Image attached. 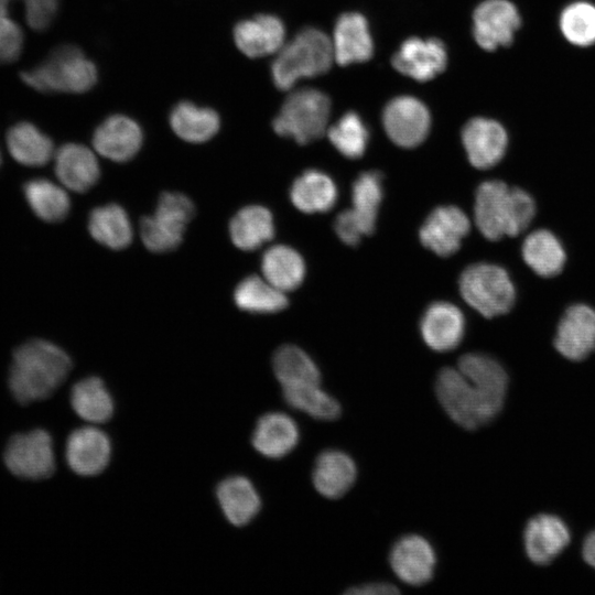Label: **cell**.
Returning a JSON list of instances; mask_svg holds the SVG:
<instances>
[{
	"instance_id": "cell-1",
	"label": "cell",
	"mask_w": 595,
	"mask_h": 595,
	"mask_svg": "<svg viewBox=\"0 0 595 595\" xmlns=\"http://www.w3.org/2000/svg\"><path fill=\"white\" fill-rule=\"evenodd\" d=\"M507 387V374L495 358L468 353L461 356L456 368L444 367L439 371L435 394L455 423L475 430L499 413Z\"/></svg>"
},
{
	"instance_id": "cell-2",
	"label": "cell",
	"mask_w": 595,
	"mask_h": 595,
	"mask_svg": "<svg viewBox=\"0 0 595 595\" xmlns=\"http://www.w3.org/2000/svg\"><path fill=\"white\" fill-rule=\"evenodd\" d=\"M72 369L69 356L45 339H31L20 345L12 356L9 388L21 404L52 396Z\"/></svg>"
},
{
	"instance_id": "cell-3",
	"label": "cell",
	"mask_w": 595,
	"mask_h": 595,
	"mask_svg": "<svg viewBox=\"0 0 595 595\" xmlns=\"http://www.w3.org/2000/svg\"><path fill=\"white\" fill-rule=\"evenodd\" d=\"M534 214L536 205L530 194L519 187H509L502 181L483 182L476 191L475 223L488 240L518 236L530 225Z\"/></svg>"
},
{
	"instance_id": "cell-4",
	"label": "cell",
	"mask_w": 595,
	"mask_h": 595,
	"mask_svg": "<svg viewBox=\"0 0 595 595\" xmlns=\"http://www.w3.org/2000/svg\"><path fill=\"white\" fill-rule=\"evenodd\" d=\"M334 60L331 39L321 30L306 28L283 44L271 65L277 88L290 90L301 78L326 73Z\"/></svg>"
},
{
	"instance_id": "cell-5",
	"label": "cell",
	"mask_w": 595,
	"mask_h": 595,
	"mask_svg": "<svg viewBox=\"0 0 595 595\" xmlns=\"http://www.w3.org/2000/svg\"><path fill=\"white\" fill-rule=\"evenodd\" d=\"M97 68L75 45L56 47L35 67L21 73L22 80L41 93L82 94L97 82Z\"/></svg>"
},
{
	"instance_id": "cell-6",
	"label": "cell",
	"mask_w": 595,
	"mask_h": 595,
	"mask_svg": "<svg viewBox=\"0 0 595 595\" xmlns=\"http://www.w3.org/2000/svg\"><path fill=\"white\" fill-rule=\"evenodd\" d=\"M329 113L331 100L323 91L302 88L289 94L272 127L279 136L307 144L325 133Z\"/></svg>"
},
{
	"instance_id": "cell-7",
	"label": "cell",
	"mask_w": 595,
	"mask_h": 595,
	"mask_svg": "<svg viewBox=\"0 0 595 595\" xmlns=\"http://www.w3.org/2000/svg\"><path fill=\"white\" fill-rule=\"evenodd\" d=\"M459 291L468 305L487 318L508 313L516 299L507 271L486 262L474 263L462 272Z\"/></svg>"
},
{
	"instance_id": "cell-8",
	"label": "cell",
	"mask_w": 595,
	"mask_h": 595,
	"mask_svg": "<svg viewBox=\"0 0 595 595\" xmlns=\"http://www.w3.org/2000/svg\"><path fill=\"white\" fill-rule=\"evenodd\" d=\"M194 216V205L184 194L163 193L155 213L140 223V236L145 248L152 252H167L175 249L183 239L185 228Z\"/></svg>"
},
{
	"instance_id": "cell-9",
	"label": "cell",
	"mask_w": 595,
	"mask_h": 595,
	"mask_svg": "<svg viewBox=\"0 0 595 595\" xmlns=\"http://www.w3.org/2000/svg\"><path fill=\"white\" fill-rule=\"evenodd\" d=\"M3 457L8 469L20 478L40 480L55 470L53 440L43 429L13 435Z\"/></svg>"
},
{
	"instance_id": "cell-10",
	"label": "cell",
	"mask_w": 595,
	"mask_h": 595,
	"mask_svg": "<svg viewBox=\"0 0 595 595\" xmlns=\"http://www.w3.org/2000/svg\"><path fill=\"white\" fill-rule=\"evenodd\" d=\"M382 122L390 140L401 148H414L428 137L431 116L428 107L412 96H398L385 107Z\"/></svg>"
},
{
	"instance_id": "cell-11",
	"label": "cell",
	"mask_w": 595,
	"mask_h": 595,
	"mask_svg": "<svg viewBox=\"0 0 595 595\" xmlns=\"http://www.w3.org/2000/svg\"><path fill=\"white\" fill-rule=\"evenodd\" d=\"M473 35L486 51L508 46L520 25L517 8L508 0H486L474 11Z\"/></svg>"
},
{
	"instance_id": "cell-12",
	"label": "cell",
	"mask_w": 595,
	"mask_h": 595,
	"mask_svg": "<svg viewBox=\"0 0 595 595\" xmlns=\"http://www.w3.org/2000/svg\"><path fill=\"white\" fill-rule=\"evenodd\" d=\"M389 562L399 580L412 586H420L433 577L436 554L425 538L407 534L392 545Z\"/></svg>"
},
{
	"instance_id": "cell-13",
	"label": "cell",
	"mask_w": 595,
	"mask_h": 595,
	"mask_svg": "<svg viewBox=\"0 0 595 595\" xmlns=\"http://www.w3.org/2000/svg\"><path fill=\"white\" fill-rule=\"evenodd\" d=\"M110 456V440L96 426L76 429L67 437L65 458L69 468L79 476L89 477L102 473Z\"/></svg>"
},
{
	"instance_id": "cell-14",
	"label": "cell",
	"mask_w": 595,
	"mask_h": 595,
	"mask_svg": "<svg viewBox=\"0 0 595 595\" xmlns=\"http://www.w3.org/2000/svg\"><path fill=\"white\" fill-rule=\"evenodd\" d=\"M554 346L570 360L587 358L595 350V310L585 304L569 306L559 322Z\"/></svg>"
},
{
	"instance_id": "cell-15",
	"label": "cell",
	"mask_w": 595,
	"mask_h": 595,
	"mask_svg": "<svg viewBox=\"0 0 595 595\" xmlns=\"http://www.w3.org/2000/svg\"><path fill=\"white\" fill-rule=\"evenodd\" d=\"M392 66L418 82H428L441 74L447 63L446 48L439 39H407L394 53Z\"/></svg>"
},
{
	"instance_id": "cell-16",
	"label": "cell",
	"mask_w": 595,
	"mask_h": 595,
	"mask_svg": "<svg viewBox=\"0 0 595 595\" xmlns=\"http://www.w3.org/2000/svg\"><path fill=\"white\" fill-rule=\"evenodd\" d=\"M469 219L456 206L436 207L420 229L423 246L441 257L455 253L469 231Z\"/></svg>"
},
{
	"instance_id": "cell-17",
	"label": "cell",
	"mask_w": 595,
	"mask_h": 595,
	"mask_svg": "<svg viewBox=\"0 0 595 595\" xmlns=\"http://www.w3.org/2000/svg\"><path fill=\"white\" fill-rule=\"evenodd\" d=\"M462 141L469 163L476 169H489L504 156L508 138L504 127L488 118L470 119L463 128Z\"/></svg>"
},
{
	"instance_id": "cell-18",
	"label": "cell",
	"mask_w": 595,
	"mask_h": 595,
	"mask_svg": "<svg viewBox=\"0 0 595 595\" xmlns=\"http://www.w3.org/2000/svg\"><path fill=\"white\" fill-rule=\"evenodd\" d=\"M142 140V130L133 119L123 115H113L97 127L93 145L108 160L127 162L138 153Z\"/></svg>"
},
{
	"instance_id": "cell-19",
	"label": "cell",
	"mask_w": 595,
	"mask_h": 595,
	"mask_svg": "<svg viewBox=\"0 0 595 595\" xmlns=\"http://www.w3.org/2000/svg\"><path fill=\"white\" fill-rule=\"evenodd\" d=\"M234 40L241 53L250 58L278 53L285 43V28L272 14H258L238 22L234 29Z\"/></svg>"
},
{
	"instance_id": "cell-20",
	"label": "cell",
	"mask_w": 595,
	"mask_h": 595,
	"mask_svg": "<svg viewBox=\"0 0 595 595\" xmlns=\"http://www.w3.org/2000/svg\"><path fill=\"white\" fill-rule=\"evenodd\" d=\"M54 170L62 185L77 193L89 191L100 176L95 153L78 143H66L58 148L54 153Z\"/></svg>"
},
{
	"instance_id": "cell-21",
	"label": "cell",
	"mask_w": 595,
	"mask_h": 595,
	"mask_svg": "<svg viewBox=\"0 0 595 595\" xmlns=\"http://www.w3.org/2000/svg\"><path fill=\"white\" fill-rule=\"evenodd\" d=\"M331 41L334 60L343 66L366 62L374 53L368 22L358 12H347L338 18Z\"/></svg>"
},
{
	"instance_id": "cell-22",
	"label": "cell",
	"mask_w": 595,
	"mask_h": 595,
	"mask_svg": "<svg viewBox=\"0 0 595 595\" xmlns=\"http://www.w3.org/2000/svg\"><path fill=\"white\" fill-rule=\"evenodd\" d=\"M465 321L461 310L448 302H435L424 312L420 329L425 344L435 351L454 349L464 335Z\"/></svg>"
},
{
	"instance_id": "cell-23",
	"label": "cell",
	"mask_w": 595,
	"mask_h": 595,
	"mask_svg": "<svg viewBox=\"0 0 595 595\" xmlns=\"http://www.w3.org/2000/svg\"><path fill=\"white\" fill-rule=\"evenodd\" d=\"M570 543L565 523L552 515L532 518L524 530V547L529 559L539 565L551 563Z\"/></svg>"
},
{
	"instance_id": "cell-24",
	"label": "cell",
	"mask_w": 595,
	"mask_h": 595,
	"mask_svg": "<svg viewBox=\"0 0 595 595\" xmlns=\"http://www.w3.org/2000/svg\"><path fill=\"white\" fill-rule=\"evenodd\" d=\"M299 439L298 424L291 416L282 412H269L257 421L251 443L262 456L277 459L291 453Z\"/></svg>"
},
{
	"instance_id": "cell-25",
	"label": "cell",
	"mask_w": 595,
	"mask_h": 595,
	"mask_svg": "<svg viewBox=\"0 0 595 595\" xmlns=\"http://www.w3.org/2000/svg\"><path fill=\"white\" fill-rule=\"evenodd\" d=\"M356 477V464L345 452L326 450L315 459L313 485L326 498L336 499L345 495L354 485Z\"/></svg>"
},
{
	"instance_id": "cell-26",
	"label": "cell",
	"mask_w": 595,
	"mask_h": 595,
	"mask_svg": "<svg viewBox=\"0 0 595 595\" xmlns=\"http://www.w3.org/2000/svg\"><path fill=\"white\" fill-rule=\"evenodd\" d=\"M216 497L226 519L236 527L248 524L260 511L261 499L252 483L244 476L221 480Z\"/></svg>"
},
{
	"instance_id": "cell-27",
	"label": "cell",
	"mask_w": 595,
	"mask_h": 595,
	"mask_svg": "<svg viewBox=\"0 0 595 595\" xmlns=\"http://www.w3.org/2000/svg\"><path fill=\"white\" fill-rule=\"evenodd\" d=\"M6 142L10 155L25 166L45 165L55 153L51 138L26 121L12 126Z\"/></svg>"
},
{
	"instance_id": "cell-28",
	"label": "cell",
	"mask_w": 595,
	"mask_h": 595,
	"mask_svg": "<svg viewBox=\"0 0 595 595\" xmlns=\"http://www.w3.org/2000/svg\"><path fill=\"white\" fill-rule=\"evenodd\" d=\"M232 244L245 251L260 248L274 236L273 218L263 206L251 205L241 208L229 223Z\"/></svg>"
},
{
	"instance_id": "cell-29",
	"label": "cell",
	"mask_w": 595,
	"mask_h": 595,
	"mask_svg": "<svg viewBox=\"0 0 595 595\" xmlns=\"http://www.w3.org/2000/svg\"><path fill=\"white\" fill-rule=\"evenodd\" d=\"M170 125L175 134L192 143L206 142L219 130L218 113L210 108L181 101L171 111Z\"/></svg>"
},
{
	"instance_id": "cell-30",
	"label": "cell",
	"mask_w": 595,
	"mask_h": 595,
	"mask_svg": "<svg viewBox=\"0 0 595 595\" xmlns=\"http://www.w3.org/2000/svg\"><path fill=\"white\" fill-rule=\"evenodd\" d=\"M290 198L303 213H322L334 206L337 190L328 175L321 171L309 170L293 182Z\"/></svg>"
},
{
	"instance_id": "cell-31",
	"label": "cell",
	"mask_w": 595,
	"mask_h": 595,
	"mask_svg": "<svg viewBox=\"0 0 595 595\" xmlns=\"http://www.w3.org/2000/svg\"><path fill=\"white\" fill-rule=\"evenodd\" d=\"M88 230L96 241L113 250L129 246L133 235L129 216L118 204L94 208L88 217Z\"/></svg>"
},
{
	"instance_id": "cell-32",
	"label": "cell",
	"mask_w": 595,
	"mask_h": 595,
	"mask_svg": "<svg viewBox=\"0 0 595 595\" xmlns=\"http://www.w3.org/2000/svg\"><path fill=\"white\" fill-rule=\"evenodd\" d=\"M74 412L91 424H101L112 416L115 405L110 392L98 377L77 381L71 390Z\"/></svg>"
},
{
	"instance_id": "cell-33",
	"label": "cell",
	"mask_w": 595,
	"mask_h": 595,
	"mask_svg": "<svg viewBox=\"0 0 595 595\" xmlns=\"http://www.w3.org/2000/svg\"><path fill=\"white\" fill-rule=\"evenodd\" d=\"M272 367L281 389L321 385V372L312 358L294 345L279 347Z\"/></svg>"
},
{
	"instance_id": "cell-34",
	"label": "cell",
	"mask_w": 595,
	"mask_h": 595,
	"mask_svg": "<svg viewBox=\"0 0 595 595\" xmlns=\"http://www.w3.org/2000/svg\"><path fill=\"white\" fill-rule=\"evenodd\" d=\"M264 279L282 292L296 289L305 275V264L300 253L291 247L277 245L262 256Z\"/></svg>"
},
{
	"instance_id": "cell-35",
	"label": "cell",
	"mask_w": 595,
	"mask_h": 595,
	"mask_svg": "<svg viewBox=\"0 0 595 595\" xmlns=\"http://www.w3.org/2000/svg\"><path fill=\"white\" fill-rule=\"evenodd\" d=\"M524 262L540 277L559 274L565 263V252L558 238L549 230L539 229L522 244Z\"/></svg>"
},
{
	"instance_id": "cell-36",
	"label": "cell",
	"mask_w": 595,
	"mask_h": 595,
	"mask_svg": "<svg viewBox=\"0 0 595 595\" xmlns=\"http://www.w3.org/2000/svg\"><path fill=\"white\" fill-rule=\"evenodd\" d=\"M24 197L32 212L46 223L65 219L71 201L65 190L46 178H32L23 185Z\"/></svg>"
},
{
	"instance_id": "cell-37",
	"label": "cell",
	"mask_w": 595,
	"mask_h": 595,
	"mask_svg": "<svg viewBox=\"0 0 595 595\" xmlns=\"http://www.w3.org/2000/svg\"><path fill=\"white\" fill-rule=\"evenodd\" d=\"M234 300L240 310L249 313H277L289 303L284 292L258 275L241 280L235 289Z\"/></svg>"
},
{
	"instance_id": "cell-38",
	"label": "cell",
	"mask_w": 595,
	"mask_h": 595,
	"mask_svg": "<svg viewBox=\"0 0 595 595\" xmlns=\"http://www.w3.org/2000/svg\"><path fill=\"white\" fill-rule=\"evenodd\" d=\"M282 396L291 408L316 420L332 421L340 415L339 402L323 390L321 385L282 389Z\"/></svg>"
},
{
	"instance_id": "cell-39",
	"label": "cell",
	"mask_w": 595,
	"mask_h": 595,
	"mask_svg": "<svg viewBox=\"0 0 595 595\" xmlns=\"http://www.w3.org/2000/svg\"><path fill=\"white\" fill-rule=\"evenodd\" d=\"M353 212L363 224L366 235L372 234L382 199V175L377 171L361 173L351 191Z\"/></svg>"
},
{
	"instance_id": "cell-40",
	"label": "cell",
	"mask_w": 595,
	"mask_h": 595,
	"mask_svg": "<svg viewBox=\"0 0 595 595\" xmlns=\"http://www.w3.org/2000/svg\"><path fill=\"white\" fill-rule=\"evenodd\" d=\"M331 143L348 159L360 158L368 143V129L354 111L346 112L333 126L327 128Z\"/></svg>"
},
{
	"instance_id": "cell-41",
	"label": "cell",
	"mask_w": 595,
	"mask_h": 595,
	"mask_svg": "<svg viewBox=\"0 0 595 595\" xmlns=\"http://www.w3.org/2000/svg\"><path fill=\"white\" fill-rule=\"evenodd\" d=\"M560 28L565 39L574 45L588 46L595 43V6L574 2L561 13Z\"/></svg>"
},
{
	"instance_id": "cell-42",
	"label": "cell",
	"mask_w": 595,
	"mask_h": 595,
	"mask_svg": "<svg viewBox=\"0 0 595 595\" xmlns=\"http://www.w3.org/2000/svg\"><path fill=\"white\" fill-rule=\"evenodd\" d=\"M12 0H0V13L9 14ZM26 23L36 31L45 30L54 20L58 0H22Z\"/></svg>"
},
{
	"instance_id": "cell-43",
	"label": "cell",
	"mask_w": 595,
	"mask_h": 595,
	"mask_svg": "<svg viewBox=\"0 0 595 595\" xmlns=\"http://www.w3.org/2000/svg\"><path fill=\"white\" fill-rule=\"evenodd\" d=\"M23 47V32L9 14L0 13V64L17 61Z\"/></svg>"
},
{
	"instance_id": "cell-44",
	"label": "cell",
	"mask_w": 595,
	"mask_h": 595,
	"mask_svg": "<svg viewBox=\"0 0 595 595\" xmlns=\"http://www.w3.org/2000/svg\"><path fill=\"white\" fill-rule=\"evenodd\" d=\"M334 228L339 239L349 246H356L366 235L365 228L353 209H346L337 215Z\"/></svg>"
},
{
	"instance_id": "cell-45",
	"label": "cell",
	"mask_w": 595,
	"mask_h": 595,
	"mask_svg": "<svg viewBox=\"0 0 595 595\" xmlns=\"http://www.w3.org/2000/svg\"><path fill=\"white\" fill-rule=\"evenodd\" d=\"M400 591L392 584L386 582L366 583L348 588L345 593L348 595H393Z\"/></svg>"
},
{
	"instance_id": "cell-46",
	"label": "cell",
	"mask_w": 595,
	"mask_h": 595,
	"mask_svg": "<svg viewBox=\"0 0 595 595\" xmlns=\"http://www.w3.org/2000/svg\"><path fill=\"white\" fill-rule=\"evenodd\" d=\"M582 551L585 562L595 569V531L586 537Z\"/></svg>"
},
{
	"instance_id": "cell-47",
	"label": "cell",
	"mask_w": 595,
	"mask_h": 595,
	"mask_svg": "<svg viewBox=\"0 0 595 595\" xmlns=\"http://www.w3.org/2000/svg\"><path fill=\"white\" fill-rule=\"evenodd\" d=\"M1 163H2V156H1V151H0V166H1Z\"/></svg>"
}]
</instances>
